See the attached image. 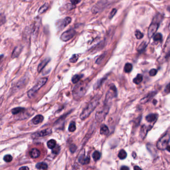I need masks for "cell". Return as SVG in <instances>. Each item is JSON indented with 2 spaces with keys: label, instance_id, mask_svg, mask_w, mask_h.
I'll return each mask as SVG.
<instances>
[{
  "label": "cell",
  "instance_id": "1",
  "mask_svg": "<svg viewBox=\"0 0 170 170\" xmlns=\"http://www.w3.org/2000/svg\"><path fill=\"white\" fill-rule=\"evenodd\" d=\"M100 99V96L99 95H96L88 102L86 107L84 108L80 115V118L81 120H83L89 117L90 114L94 111L98 105Z\"/></svg>",
  "mask_w": 170,
  "mask_h": 170
},
{
  "label": "cell",
  "instance_id": "2",
  "mask_svg": "<svg viewBox=\"0 0 170 170\" xmlns=\"http://www.w3.org/2000/svg\"><path fill=\"white\" fill-rule=\"evenodd\" d=\"M88 87V83L86 81L76 84L72 90V95L73 98L76 100L80 99L86 94Z\"/></svg>",
  "mask_w": 170,
  "mask_h": 170
},
{
  "label": "cell",
  "instance_id": "3",
  "mask_svg": "<svg viewBox=\"0 0 170 170\" xmlns=\"http://www.w3.org/2000/svg\"><path fill=\"white\" fill-rule=\"evenodd\" d=\"M47 80H48V78L46 77H43V78H40L37 81L36 84H35L34 86L31 88V90H29L28 91V97L29 98L33 97L35 94L37 92V91L46 83Z\"/></svg>",
  "mask_w": 170,
  "mask_h": 170
},
{
  "label": "cell",
  "instance_id": "4",
  "mask_svg": "<svg viewBox=\"0 0 170 170\" xmlns=\"http://www.w3.org/2000/svg\"><path fill=\"white\" fill-rule=\"evenodd\" d=\"M170 139V135L169 134H165L163 137H162L157 143V147L158 149L165 150L167 149L168 147Z\"/></svg>",
  "mask_w": 170,
  "mask_h": 170
},
{
  "label": "cell",
  "instance_id": "5",
  "mask_svg": "<svg viewBox=\"0 0 170 170\" xmlns=\"http://www.w3.org/2000/svg\"><path fill=\"white\" fill-rule=\"evenodd\" d=\"M104 104H105L104 105L103 108H102L101 110L98 111L96 113V118L97 120H103L108 113L109 106L108 105V104H106V103H104Z\"/></svg>",
  "mask_w": 170,
  "mask_h": 170
},
{
  "label": "cell",
  "instance_id": "6",
  "mask_svg": "<svg viewBox=\"0 0 170 170\" xmlns=\"http://www.w3.org/2000/svg\"><path fill=\"white\" fill-rule=\"evenodd\" d=\"M117 96V90L114 85H111L108 90L105 97V103L108 104L110 100Z\"/></svg>",
  "mask_w": 170,
  "mask_h": 170
},
{
  "label": "cell",
  "instance_id": "7",
  "mask_svg": "<svg viewBox=\"0 0 170 170\" xmlns=\"http://www.w3.org/2000/svg\"><path fill=\"white\" fill-rule=\"evenodd\" d=\"M76 34V31L75 29H71L62 34L60 36V39L62 41H67L71 39Z\"/></svg>",
  "mask_w": 170,
  "mask_h": 170
},
{
  "label": "cell",
  "instance_id": "8",
  "mask_svg": "<svg viewBox=\"0 0 170 170\" xmlns=\"http://www.w3.org/2000/svg\"><path fill=\"white\" fill-rule=\"evenodd\" d=\"M107 1H103L98 2L93 7L92 9V12L93 14H97L99 12L104 9V8H105L107 5Z\"/></svg>",
  "mask_w": 170,
  "mask_h": 170
},
{
  "label": "cell",
  "instance_id": "9",
  "mask_svg": "<svg viewBox=\"0 0 170 170\" xmlns=\"http://www.w3.org/2000/svg\"><path fill=\"white\" fill-rule=\"evenodd\" d=\"M71 22V18L70 17H66L63 20L57 21L56 23L57 28L60 29H62L67 25H69Z\"/></svg>",
  "mask_w": 170,
  "mask_h": 170
},
{
  "label": "cell",
  "instance_id": "10",
  "mask_svg": "<svg viewBox=\"0 0 170 170\" xmlns=\"http://www.w3.org/2000/svg\"><path fill=\"white\" fill-rule=\"evenodd\" d=\"M159 27V24L157 23H152L148 29V35L149 38H151L154 36V34L156 32Z\"/></svg>",
  "mask_w": 170,
  "mask_h": 170
},
{
  "label": "cell",
  "instance_id": "11",
  "mask_svg": "<svg viewBox=\"0 0 170 170\" xmlns=\"http://www.w3.org/2000/svg\"><path fill=\"white\" fill-rule=\"evenodd\" d=\"M52 133V130L50 129H46L43 130L41 131L40 132H38L36 133H34L33 135V137L34 138L41 137L44 136H47L50 135Z\"/></svg>",
  "mask_w": 170,
  "mask_h": 170
},
{
  "label": "cell",
  "instance_id": "12",
  "mask_svg": "<svg viewBox=\"0 0 170 170\" xmlns=\"http://www.w3.org/2000/svg\"><path fill=\"white\" fill-rule=\"evenodd\" d=\"M78 161L82 165H87L90 163V158L89 156H85L84 152L81 154L78 158Z\"/></svg>",
  "mask_w": 170,
  "mask_h": 170
},
{
  "label": "cell",
  "instance_id": "13",
  "mask_svg": "<svg viewBox=\"0 0 170 170\" xmlns=\"http://www.w3.org/2000/svg\"><path fill=\"white\" fill-rule=\"evenodd\" d=\"M25 79H21L20 80H19L12 88L13 93L15 92L22 88L25 84Z\"/></svg>",
  "mask_w": 170,
  "mask_h": 170
},
{
  "label": "cell",
  "instance_id": "14",
  "mask_svg": "<svg viewBox=\"0 0 170 170\" xmlns=\"http://www.w3.org/2000/svg\"><path fill=\"white\" fill-rule=\"evenodd\" d=\"M22 50V46L21 45H17L15 47V48H14V50L12 53V56H11L12 58L15 59V58H17V57H19Z\"/></svg>",
  "mask_w": 170,
  "mask_h": 170
},
{
  "label": "cell",
  "instance_id": "15",
  "mask_svg": "<svg viewBox=\"0 0 170 170\" xmlns=\"http://www.w3.org/2000/svg\"><path fill=\"white\" fill-rule=\"evenodd\" d=\"M50 61V58L47 57L42 60L38 67V72H41V71L43 69V68L46 66V64H48V62Z\"/></svg>",
  "mask_w": 170,
  "mask_h": 170
},
{
  "label": "cell",
  "instance_id": "16",
  "mask_svg": "<svg viewBox=\"0 0 170 170\" xmlns=\"http://www.w3.org/2000/svg\"><path fill=\"white\" fill-rule=\"evenodd\" d=\"M164 52L166 55H169L170 54V36L167 39L164 48Z\"/></svg>",
  "mask_w": 170,
  "mask_h": 170
},
{
  "label": "cell",
  "instance_id": "17",
  "mask_svg": "<svg viewBox=\"0 0 170 170\" xmlns=\"http://www.w3.org/2000/svg\"><path fill=\"white\" fill-rule=\"evenodd\" d=\"M40 155H41L40 152L36 148H33L31 150V151L29 152V155L31 158L34 159L38 158V157H40Z\"/></svg>",
  "mask_w": 170,
  "mask_h": 170
},
{
  "label": "cell",
  "instance_id": "18",
  "mask_svg": "<svg viewBox=\"0 0 170 170\" xmlns=\"http://www.w3.org/2000/svg\"><path fill=\"white\" fill-rule=\"evenodd\" d=\"M43 116L41 115H36V116L32 120V122H33V123L34 124H38L40 123L41 122H43Z\"/></svg>",
  "mask_w": 170,
  "mask_h": 170
},
{
  "label": "cell",
  "instance_id": "19",
  "mask_svg": "<svg viewBox=\"0 0 170 170\" xmlns=\"http://www.w3.org/2000/svg\"><path fill=\"white\" fill-rule=\"evenodd\" d=\"M157 119V115L155 114H150L147 115L146 117V120L150 123L154 122Z\"/></svg>",
  "mask_w": 170,
  "mask_h": 170
},
{
  "label": "cell",
  "instance_id": "20",
  "mask_svg": "<svg viewBox=\"0 0 170 170\" xmlns=\"http://www.w3.org/2000/svg\"><path fill=\"white\" fill-rule=\"evenodd\" d=\"M25 111V109L22 107H16L14 108L12 110V113L13 115H16L19 113H21L22 112H23Z\"/></svg>",
  "mask_w": 170,
  "mask_h": 170
},
{
  "label": "cell",
  "instance_id": "21",
  "mask_svg": "<svg viewBox=\"0 0 170 170\" xmlns=\"http://www.w3.org/2000/svg\"><path fill=\"white\" fill-rule=\"evenodd\" d=\"M36 167L38 169H43V170H46L48 169V166L45 163L40 162V163H38L36 164Z\"/></svg>",
  "mask_w": 170,
  "mask_h": 170
},
{
  "label": "cell",
  "instance_id": "22",
  "mask_svg": "<svg viewBox=\"0 0 170 170\" xmlns=\"http://www.w3.org/2000/svg\"><path fill=\"white\" fill-rule=\"evenodd\" d=\"M56 145H57V142L53 139L50 140L47 143V146L48 147V148H50V149H53L54 148H55Z\"/></svg>",
  "mask_w": 170,
  "mask_h": 170
},
{
  "label": "cell",
  "instance_id": "23",
  "mask_svg": "<svg viewBox=\"0 0 170 170\" xmlns=\"http://www.w3.org/2000/svg\"><path fill=\"white\" fill-rule=\"evenodd\" d=\"M151 128V127L150 126H146L144 125L141 128V134H142V137L143 135V137H144L145 135H146V133L148 132V131L150 130Z\"/></svg>",
  "mask_w": 170,
  "mask_h": 170
},
{
  "label": "cell",
  "instance_id": "24",
  "mask_svg": "<svg viewBox=\"0 0 170 170\" xmlns=\"http://www.w3.org/2000/svg\"><path fill=\"white\" fill-rule=\"evenodd\" d=\"M109 132V130L108 129V127H107L106 125H102L100 128V133L102 135H106Z\"/></svg>",
  "mask_w": 170,
  "mask_h": 170
},
{
  "label": "cell",
  "instance_id": "25",
  "mask_svg": "<svg viewBox=\"0 0 170 170\" xmlns=\"http://www.w3.org/2000/svg\"><path fill=\"white\" fill-rule=\"evenodd\" d=\"M83 77V75H78V74H76L74 75L72 78V83L74 84H76L77 83L79 82V80L81 79V78Z\"/></svg>",
  "mask_w": 170,
  "mask_h": 170
},
{
  "label": "cell",
  "instance_id": "26",
  "mask_svg": "<svg viewBox=\"0 0 170 170\" xmlns=\"http://www.w3.org/2000/svg\"><path fill=\"white\" fill-rule=\"evenodd\" d=\"M132 65L131 64H129V63H127L124 66V71L126 73H129V72H131V71L132 70Z\"/></svg>",
  "mask_w": 170,
  "mask_h": 170
},
{
  "label": "cell",
  "instance_id": "27",
  "mask_svg": "<svg viewBox=\"0 0 170 170\" xmlns=\"http://www.w3.org/2000/svg\"><path fill=\"white\" fill-rule=\"evenodd\" d=\"M48 3H45L38 10V14H41L45 13L48 9Z\"/></svg>",
  "mask_w": 170,
  "mask_h": 170
},
{
  "label": "cell",
  "instance_id": "28",
  "mask_svg": "<svg viewBox=\"0 0 170 170\" xmlns=\"http://www.w3.org/2000/svg\"><path fill=\"white\" fill-rule=\"evenodd\" d=\"M143 80V76L141 74H138L134 79H133V83L136 84H138L142 82Z\"/></svg>",
  "mask_w": 170,
  "mask_h": 170
},
{
  "label": "cell",
  "instance_id": "29",
  "mask_svg": "<svg viewBox=\"0 0 170 170\" xmlns=\"http://www.w3.org/2000/svg\"><path fill=\"white\" fill-rule=\"evenodd\" d=\"M100 157H101V154H100L99 152L95 151L94 152V153H93L92 158L93 160H94L95 162L99 160Z\"/></svg>",
  "mask_w": 170,
  "mask_h": 170
},
{
  "label": "cell",
  "instance_id": "30",
  "mask_svg": "<svg viewBox=\"0 0 170 170\" xmlns=\"http://www.w3.org/2000/svg\"><path fill=\"white\" fill-rule=\"evenodd\" d=\"M118 157L119 159H120L121 160H123V159H124L126 158L127 157V153L124 150H121L120 151V152H119L118 154Z\"/></svg>",
  "mask_w": 170,
  "mask_h": 170
},
{
  "label": "cell",
  "instance_id": "31",
  "mask_svg": "<svg viewBox=\"0 0 170 170\" xmlns=\"http://www.w3.org/2000/svg\"><path fill=\"white\" fill-rule=\"evenodd\" d=\"M154 95V93H151L149 94L148 95V96H146L144 98H143L142 99H141V102L142 103H145L147 102L150 99V98H151Z\"/></svg>",
  "mask_w": 170,
  "mask_h": 170
},
{
  "label": "cell",
  "instance_id": "32",
  "mask_svg": "<svg viewBox=\"0 0 170 170\" xmlns=\"http://www.w3.org/2000/svg\"><path fill=\"white\" fill-rule=\"evenodd\" d=\"M76 123L73 122V121H72V122H71L70 124H69V131L71 132H74V131H76Z\"/></svg>",
  "mask_w": 170,
  "mask_h": 170
},
{
  "label": "cell",
  "instance_id": "33",
  "mask_svg": "<svg viewBox=\"0 0 170 170\" xmlns=\"http://www.w3.org/2000/svg\"><path fill=\"white\" fill-rule=\"evenodd\" d=\"M79 57V55L78 54H74L72 55V57L69 59V62L71 63H73V64L76 63V62H77V60H78Z\"/></svg>",
  "mask_w": 170,
  "mask_h": 170
},
{
  "label": "cell",
  "instance_id": "34",
  "mask_svg": "<svg viewBox=\"0 0 170 170\" xmlns=\"http://www.w3.org/2000/svg\"><path fill=\"white\" fill-rule=\"evenodd\" d=\"M12 156L10 155H6L3 157V160L7 163H10L12 161Z\"/></svg>",
  "mask_w": 170,
  "mask_h": 170
},
{
  "label": "cell",
  "instance_id": "35",
  "mask_svg": "<svg viewBox=\"0 0 170 170\" xmlns=\"http://www.w3.org/2000/svg\"><path fill=\"white\" fill-rule=\"evenodd\" d=\"M154 40L155 41H161L162 40V36L160 33H158L154 37Z\"/></svg>",
  "mask_w": 170,
  "mask_h": 170
},
{
  "label": "cell",
  "instance_id": "36",
  "mask_svg": "<svg viewBox=\"0 0 170 170\" xmlns=\"http://www.w3.org/2000/svg\"><path fill=\"white\" fill-rule=\"evenodd\" d=\"M135 34L136 38L138 40H140V39L143 38V34L141 33L140 31H135Z\"/></svg>",
  "mask_w": 170,
  "mask_h": 170
},
{
  "label": "cell",
  "instance_id": "37",
  "mask_svg": "<svg viewBox=\"0 0 170 170\" xmlns=\"http://www.w3.org/2000/svg\"><path fill=\"white\" fill-rule=\"evenodd\" d=\"M60 147L59 146H57L55 148H54L52 150V153H53V154H58L59 152H60Z\"/></svg>",
  "mask_w": 170,
  "mask_h": 170
},
{
  "label": "cell",
  "instance_id": "38",
  "mask_svg": "<svg viewBox=\"0 0 170 170\" xmlns=\"http://www.w3.org/2000/svg\"><path fill=\"white\" fill-rule=\"evenodd\" d=\"M117 12V10L116 9H113L112 10L111 12L110 13V15H109V19H112V17H113L114 15H115Z\"/></svg>",
  "mask_w": 170,
  "mask_h": 170
},
{
  "label": "cell",
  "instance_id": "39",
  "mask_svg": "<svg viewBox=\"0 0 170 170\" xmlns=\"http://www.w3.org/2000/svg\"><path fill=\"white\" fill-rule=\"evenodd\" d=\"M157 73V71L156 69H152L150 71V76H153L156 75Z\"/></svg>",
  "mask_w": 170,
  "mask_h": 170
},
{
  "label": "cell",
  "instance_id": "40",
  "mask_svg": "<svg viewBox=\"0 0 170 170\" xmlns=\"http://www.w3.org/2000/svg\"><path fill=\"white\" fill-rule=\"evenodd\" d=\"M76 149H77V147H76V146L74 144L71 145V147H70V148H69L70 151H71V152H72V153H74V152H75V151L76 150Z\"/></svg>",
  "mask_w": 170,
  "mask_h": 170
},
{
  "label": "cell",
  "instance_id": "41",
  "mask_svg": "<svg viewBox=\"0 0 170 170\" xmlns=\"http://www.w3.org/2000/svg\"><path fill=\"white\" fill-rule=\"evenodd\" d=\"M76 8V6L72 5V3H67L66 5V9L68 10H71V9H74Z\"/></svg>",
  "mask_w": 170,
  "mask_h": 170
},
{
  "label": "cell",
  "instance_id": "42",
  "mask_svg": "<svg viewBox=\"0 0 170 170\" xmlns=\"http://www.w3.org/2000/svg\"><path fill=\"white\" fill-rule=\"evenodd\" d=\"M165 92L166 93H168L170 92V83L167 85L165 90Z\"/></svg>",
  "mask_w": 170,
  "mask_h": 170
},
{
  "label": "cell",
  "instance_id": "43",
  "mask_svg": "<svg viewBox=\"0 0 170 170\" xmlns=\"http://www.w3.org/2000/svg\"><path fill=\"white\" fill-rule=\"evenodd\" d=\"M3 19L6 20L5 17V15H2V14H1V25L3 24L6 21L3 20Z\"/></svg>",
  "mask_w": 170,
  "mask_h": 170
},
{
  "label": "cell",
  "instance_id": "44",
  "mask_svg": "<svg viewBox=\"0 0 170 170\" xmlns=\"http://www.w3.org/2000/svg\"><path fill=\"white\" fill-rule=\"evenodd\" d=\"M71 3L72 5H76V4H77V3H80V1H74V0H71Z\"/></svg>",
  "mask_w": 170,
  "mask_h": 170
},
{
  "label": "cell",
  "instance_id": "45",
  "mask_svg": "<svg viewBox=\"0 0 170 170\" xmlns=\"http://www.w3.org/2000/svg\"><path fill=\"white\" fill-rule=\"evenodd\" d=\"M19 170H29V168L27 166H24V167H22L19 169Z\"/></svg>",
  "mask_w": 170,
  "mask_h": 170
},
{
  "label": "cell",
  "instance_id": "46",
  "mask_svg": "<svg viewBox=\"0 0 170 170\" xmlns=\"http://www.w3.org/2000/svg\"><path fill=\"white\" fill-rule=\"evenodd\" d=\"M121 170H129V168L126 166H123L121 168Z\"/></svg>",
  "mask_w": 170,
  "mask_h": 170
},
{
  "label": "cell",
  "instance_id": "47",
  "mask_svg": "<svg viewBox=\"0 0 170 170\" xmlns=\"http://www.w3.org/2000/svg\"><path fill=\"white\" fill-rule=\"evenodd\" d=\"M134 170H141V169L140 168V167H138V166H134Z\"/></svg>",
  "mask_w": 170,
  "mask_h": 170
},
{
  "label": "cell",
  "instance_id": "48",
  "mask_svg": "<svg viewBox=\"0 0 170 170\" xmlns=\"http://www.w3.org/2000/svg\"><path fill=\"white\" fill-rule=\"evenodd\" d=\"M167 149L170 152V146H168V147L167 148Z\"/></svg>",
  "mask_w": 170,
  "mask_h": 170
},
{
  "label": "cell",
  "instance_id": "49",
  "mask_svg": "<svg viewBox=\"0 0 170 170\" xmlns=\"http://www.w3.org/2000/svg\"><path fill=\"white\" fill-rule=\"evenodd\" d=\"M168 10L169 12H170V6H169V7H168Z\"/></svg>",
  "mask_w": 170,
  "mask_h": 170
},
{
  "label": "cell",
  "instance_id": "50",
  "mask_svg": "<svg viewBox=\"0 0 170 170\" xmlns=\"http://www.w3.org/2000/svg\"><path fill=\"white\" fill-rule=\"evenodd\" d=\"M169 29H170V24H169Z\"/></svg>",
  "mask_w": 170,
  "mask_h": 170
}]
</instances>
